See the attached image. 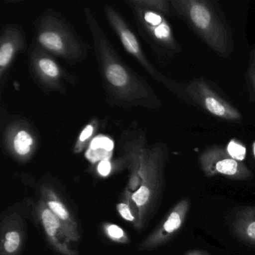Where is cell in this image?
I'll use <instances>...</instances> for the list:
<instances>
[{
    "instance_id": "obj_6",
    "label": "cell",
    "mask_w": 255,
    "mask_h": 255,
    "mask_svg": "<svg viewBox=\"0 0 255 255\" xmlns=\"http://www.w3.org/2000/svg\"><path fill=\"white\" fill-rule=\"evenodd\" d=\"M38 135L30 122L16 117L8 121L2 132L3 151L20 163L29 162L36 153Z\"/></svg>"
},
{
    "instance_id": "obj_15",
    "label": "cell",
    "mask_w": 255,
    "mask_h": 255,
    "mask_svg": "<svg viewBox=\"0 0 255 255\" xmlns=\"http://www.w3.org/2000/svg\"><path fill=\"white\" fill-rule=\"evenodd\" d=\"M187 92L195 102L213 116L227 121L241 119L240 112L213 92L203 80L192 82L188 86Z\"/></svg>"
},
{
    "instance_id": "obj_24",
    "label": "cell",
    "mask_w": 255,
    "mask_h": 255,
    "mask_svg": "<svg viewBox=\"0 0 255 255\" xmlns=\"http://www.w3.org/2000/svg\"><path fill=\"white\" fill-rule=\"evenodd\" d=\"M252 150H253L254 156H255V141L254 142L253 147H252Z\"/></svg>"
},
{
    "instance_id": "obj_2",
    "label": "cell",
    "mask_w": 255,
    "mask_h": 255,
    "mask_svg": "<svg viewBox=\"0 0 255 255\" xmlns=\"http://www.w3.org/2000/svg\"><path fill=\"white\" fill-rule=\"evenodd\" d=\"M166 150L160 144L150 145L144 132L141 135V185L132 193V199L139 210L140 220L136 231L146 228L156 212L164 186Z\"/></svg>"
},
{
    "instance_id": "obj_22",
    "label": "cell",
    "mask_w": 255,
    "mask_h": 255,
    "mask_svg": "<svg viewBox=\"0 0 255 255\" xmlns=\"http://www.w3.org/2000/svg\"><path fill=\"white\" fill-rule=\"evenodd\" d=\"M186 255H211L204 250H192L188 252Z\"/></svg>"
},
{
    "instance_id": "obj_3",
    "label": "cell",
    "mask_w": 255,
    "mask_h": 255,
    "mask_svg": "<svg viewBox=\"0 0 255 255\" xmlns=\"http://www.w3.org/2000/svg\"><path fill=\"white\" fill-rule=\"evenodd\" d=\"M35 43L53 56L70 65L84 62L89 46L80 38L72 25L57 11L47 10L34 22Z\"/></svg>"
},
{
    "instance_id": "obj_20",
    "label": "cell",
    "mask_w": 255,
    "mask_h": 255,
    "mask_svg": "<svg viewBox=\"0 0 255 255\" xmlns=\"http://www.w3.org/2000/svg\"><path fill=\"white\" fill-rule=\"evenodd\" d=\"M135 5L150 8L161 14H167L169 11L170 2L166 0H131Z\"/></svg>"
},
{
    "instance_id": "obj_7",
    "label": "cell",
    "mask_w": 255,
    "mask_h": 255,
    "mask_svg": "<svg viewBox=\"0 0 255 255\" xmlns=\"http://www.w3.org/2000/svg\"><path fill=\"white\" fill-rule=\"evenodd\" d=\"M135 17L140 34L150 43L157 47L168 50H177V46L168 24L162 14L145 7L135 5L129 0L126 1Z\"/></svg>"
},
{
    "instance_id": "obj_17",
    "label": "cell",
    "mask_w": 255,
    "mask_h": 255,
    "mask_svg": "<svg viewBox=\"0 0 255 255\" xmlns=\"http://www.w3.org/2000/svg\"><path fill=\"white\" fill-rule=\"evenodd\" d=\"M116 210L124 220L132 224L135 230L137 229L140 220L139 210L132 199V192L127 187L119 197Z\"/></svg>"
},
{
    "instance_id": "obj_10",
    "label": "cell",
    "mask_w": 255,
    "mask_h": 255,
    "mask_svg": "<svg viewBox=\"0 0 255 255\" xmlns=\"http://www.w3.org/2000/svg\"><path fill=\"white\" fill-rule=\"evenodd\" d=\"M191 201L184 198L165 215L160 223L141 241L138 251H151L167 244L179 232L190 210Z\"/></svg>"
},
{
    "instance_id": "obj_5",
    "label": "cell",
    "mask_w": 255,
    "mask_h": 255,
    "mask_svg": "<svg viewBox=\"0 0 255 255\" xmlns=\"http://www.w3.org/2000/svg\"><path fill=\"white\" fill-rule=\"evenodd\" d=\"M29 73L35 84L44 93L65 94L66 83L77 84V79L62 68L53 55L41 48L34 41L28 56Z\"/></svg>"
},
{
    "instance_id": "obj_21",
    "label": "cell",
    "mask_w": 255,
    "mask_h": 255,
    "mask_svg": "<svg viewBox=\"0 0 255 255\" xmlns=\"http://www.w3.org/2000/svg\"><path fill=\"white\" fill-rule=\"evenodd\" d=\"M228 154L236 160L243 162L246 158V148L244 144L236 139L229 141L226 147Z\"/></svg>"
},
{
    "instance_id": "obj_11",
    "label": "cell",
    "mask_w": 255,
    "mask_h": 255,
    "mask_svg": "<svg viewBox=\"0 0 255 255\" xmlns=\"http://www.w3.org/2000/svg\"><path fill=\"white\" fill-rule=\"evenodd\" d=\"M104 14L109 24L116 32L125 50L132 56L141 66L153 78L160 81L162 76L156 71L150 61L146 57L138 38L129 27L122 14L112 5L106 4L104 6Z\"/></svg>"
},
{
    "instance_id": "obj_14",
    "label": "cell",
    "mask_w": 255,
    "mask_h": 255,
    "mask_svg": "<svg viewBox=\"0 0 255 255\" xmlns=\"http://www.w3.org/2000/svg\"><path fill=\"white\" fill-rule=\"evenodd\" d=\"M26 224L20 212L10 210L0 222V255H23Z\"/></svg>"
},
{
    "instance_id": "obj_8",
    "label": "cell",
    "mask_w": 255,
    "mask_h": 255,
    "mask_svg": "<svg viewBox=\"0 0 255 255\" xmlns=\"http://www.w3.org/2000/svg\"><path fill=\"white\" fill-rule=\"evenodd\" d=\"M32 213L37 223L41 226L44 238L53 252L59 255H79L71 247L66 230L60 219L39 198L32 203Z\"/></svg>"
},
{
    "instance_id": "obj_16",
    "label": "cell",
    "mask_w": 255,
    "mask_h": 255,
    "mask_svg": "<svg viewBox=\"0 0 255 255\" xmlns=\"http://www.w3.org/2000/svg\"><path fill=\"white\" fill-rule=\"evenodd\" d=\"M233 231L241 241L255 247V206L239 212L233 224Z\"/></svg>"
},
{
    "instance_id": "obj_23",
    "label": "cell",
    "mask_w": 255,
    "mask_h": 255,
    "mask_svg": "<svg viewBox=\"0 0 255 255\" xmlns=\"http://www.w3.org/2000/svg\"><path fill=\"white\" fill-rule=\"evenodd\" d=\"M251 77H252V83H253L254 89L255 91V71H253L251 74Z\"/></svg>"
},
{
    "instance_id": "obj_1",
    "label": "cell",
    "mask_w": 255,
    "mask_h": 255,
    "mask_svg": "<svg viewBox=\"0 0 255 255\" xmlns=\"http://www.w3.org/2000/svg\"><path fill=\"white\" fill-rule=\"evenodd\" d=\"M84 12L109 104L124 109L159 107L160 103L153 89L119 56L92 10L86 8Z\"/></svg>"
},
{
    "instance_id": "obj_12",
    "label": "cell",
    "mask_w": 255,
    "mask_h": 255,
    "mask_svg": "<svg viewBox=\"0 0 255 255\" xmlns=\"http://www.w3.org/2000/svg\"><path fill=\"white\" fill-rule=\"evenodd\" d=\"M24 31L17 24H8L0 36V93L6 84L8 72L15 58L26 50Z\"/></svg>"
},
{
    "instance_id": "obj_4",
    "label": "cell",
    "mask_w": 255,
    "mask_h": 255,
    "mask_svg": "<svg viewBox=\"0 0 255 255\" xmlns=\"http://www.w3.org/2000/svg\"><path fill=\"white\" fill-rule=\"evenodd\" d=\"M174 9L216 53L226 54L228 32L213 7L204 0H171Z\"/></svg>"
},
{
    "instance_id": "obj_18",
    "label": "cell",
    "mask_w": 255,
    "mask_h": 255,
    "mask_svg": "<svg viewBox=\"0 0 255 255\" xmlns=\"http://www.w3.org/2000/svg\"><path fill=\"white\" fill-rule=\"evenodd\" d=\"M101 231L103 234L113 243L126 245L130 241L128 232L117 224L104 222L101 224Z\"/></svg>"
},
{
    "instance_id": "obj_19",
    "label": "cell",
    "mask_w": 255,
    "mask_h": 255,
    "mask_svg": "<svg viewBox=\"0 0 255 255\" xmlns=\"http://www.w3.org/2000/svg\"><path fill=\"white\" fill-rule=\"evenodd\" d=\"M100 127V122L98 119H93L91 121L84 129L82 130L81 133L79 135L74 144V153H80L85 150L90 143L93 135L96 133L98 128Z\"/></svg>"
},
{
    "instance_id": "obj_13",
    "label": "cell",
    "mask_w": 255,
    "mask_h": 255,
    "mask_svg": "<svg viewBox=\"0 0 255 255\" xmlns=\"http://www.w3.org/2000/svg\"><path fill=\"white\" fill-rule=\"evenodd\" d=\"M39 195V198L63 224L70 241L71 243L80 241L81 238L80 223L56 186L50 182L41 183Z\"/></svg>"
},
{
    "instance_id": "obj_9",
    "label": "cell",
    "mask_w": 255,
    "mask_h": 255,
    "mask_svg": "<svg viewBox=\"0 0 255 255\" xmlns=\"http://www.w3.org/2000/svg\"><path fill=\"white\" fill-rule=\"evenodd\" d=\"M201 169L207 177L222 175L233 180H248L252 176L250 170L243 162L233 159L226 149L210 147L204 150L199 158Z\"/></svg>"
}]
</instances>
